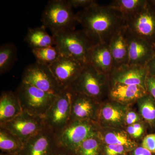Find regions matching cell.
<instances>
[{
	"instance_id": "6da1fadb",
	"label": "cell",
	"mask_w": 155,
	"mask_h": 155,
	"mask_svg": "<svg viewBox=\"0 0 155 155\" xmlns=\"http://www.w3.org/2000/svg\"><path fill=\"white\" fill-rule=\"evenodd\" d=\"M75 16L94 45L108 44L114 35L126 26L125 16L109 5L97 4L78 11Z\"/></svg>"
},
{
	"instance_id": "7a4b0ae2",
	"label": "cell",
	"mask_w": 155,
	"mask_h": 155,
	"mask_svg": "<svg viewBox=\"0 0 155 155\" xmlns=\"http://www.w3.org/2000/svg\"><path fill=\"white\" fill-rule=\"evenodd\" d=\"M52 36L61 56L88 64L89 55L94 45L82 29L60 31Z\"/></svg>"
},
{
	"instance_id": "3957f363",
	"label": "cell",
	"mask_w": 155,
	"mask_h": 155,
	"mask_svg": "<svg viewBox=\"0 0 155 155\" xmlns=\"http://www.w3.org/2000/svg\"><path fill=\"white\" fill-rule=\"evenodd\" d=\"M72 8L66 0L49 1L42 14V25L51 31L52 35L60 31L75 30L78 22Z\"/></svg>"
},
{
	"instance_id": "277c9868",
	"label": "cell",
	"mask_w": 155,
	"mask_h": 155,
	"mask_svg": "<svg viewBox=\"0 0 155 155\" xmlns=\"http://www.w3.org/2000/svg\"><path fill=\"white\" fill-rule=\"evenodd\" d=\"M110 82L109 75L99 72L88 64L70 87L73 91L102 102L107 99Z\"/></svg>"
},
{
	"instance_id": "5b68a950",
	"label": "cell",
	"mask_w": 155,
	"mask_h": 155,
	"mask_svg": "<svg viewBox=\"0 0 155 155\" xmlns=\"http://www.w3.org/2000/svg\"><path fill=\"white\" fill-rule=\"evenodd\" d=\"M101 127L95 121L74 120L55 134L58 147L72 153L84 141L98 134Z\"/></svg>"
},
{
	"instance_id": "8992f818",
	"label": "cell",
	"mask_w": 155,
	"mask_h": 155,
	"mask_svg": "<svg viewBox=\"0 0 155 155\" xmlns=\"http://www.w3.org/2000/svg\"><path fill=\"white\" fill-rule=\"evenodd\" d=\"M15 92L23 111L41 117H44L57 96L22 81Z\"/></svg>"
},
{
	"instance_id": "52a82bcc",
	"label": "cell",
	"mask_w": 155,
	"mask_h": 155,
	"mask_svg": "<svg viewBox=\"0 0 155 155\" xmlns=\"http://www.w3.org/2000/svg\"><path fill=\"white\" fill-rule=\"evenodd\" d=\"M72 95L71 87L63 90L56 96L44 116L46 127L54 134L62 130L71 121Z\"/></svg>"
},
{
	"instance_id": "ba28073f",
	"label": "cell",
	"mask_w": 155,
	"mask_h": 155,
	"mask_svg": "<svg viewBox=\"0 0 155 155\" xmlns=\"http://www.w3.org/2000/svg\"><path fill=\"white\" fill-rule=\"evenodd\" d=\"M125 19L130 32L155 47V6L150 1L141 10Z\"/></svg>"
},
{
	"instance_id": "9c48e42d",
	"label": "cell",
	"mask_w": 155,
	"mask_h": 155,
	"mask_svg": "<svg viewBox=\"0 0 155 155\" xmlns=\"http://www.w3.org/2000/svg\"><path fill=\"white\" fill-rule=\"evenodd\" d=\"M21 81L55 95L63 90L59 86L48 66L37 62L28 65L25 68Z\"/></svg>"
},
{
	"instance_id": "30bf717a",
	"label": "cell",
	"mask_w": 155,
	"mask_h": 155,
	"mask_svg": "<svg viewBox=\"0 0 155 155\" xmlns=\"http://www.w3.org/2000/svg\"><path fill=\"white\" fill-rule=\"evenodd\" d=\"M17 137L23 143L47 127L44 117L23 112L13 120L0 125Z\"/></svg>"
},
{
	"instance_id": "8fae6325",
	"label": "cell",
	"mask_w": 155,
	"mask_h": 155,
	"mask_svg": "<svg viewBox=\"0 0 155 155\" xmlns=\"http://www.w3.org/2000/svg\"><path fill=\"white\" fill-rule=\"evenodd\" d=\"M85 65L72 58L61 55L48 67L59 86L64 90L70 87Z\"/></svg>"
},
{
	"instance_id": "7c38bea8",
	"label": "cell",
	"mask_w": 155,
	"mask_h": 155,
	"mask_svg": "<svg viewBox=\"0 0 155 155\" xmlns=\"http://www.w3.org/2000/svg\"><path fill=\"white\" fill-rule=\"evenodd\" d=\"M129 107L108 99L104 100L98 110L97 122L101 127L125 129V114Z\"/></svg>"
},
{
	"instance_id": "4fadbf2b",
	"label": "cell",
	"mask_w": 155,
	"mask_h": 155,
	"mask_svg": "<svg viewBox=\"0 0 155 155\" xmlns=\"http://www.w3.org/2000/svg\"><path fill=\"white\" fill-rule=\"evenodd\" d=\"M126 39L128 50V64L146 66L154 55V46L134 34L127 28Z\"/></svg>"
},
{
	"instance_id": "5bb4252c",
	"label": "cell",
	"mask_w": 155,
	"mask_h": 155,
	"mask_svg": "<svg viewBox=\"0 0 155 155\" xmlns=\"http://www.w3.org/2000/svg\"><path fill=\"white\" fill-rule=\"evenodd\" d=\"M58 147L55 135L47 128L24 143L21 155H53Z\"/></svg>"
},
{
	"instance_id": "9a60e30c",
	"label": "cell",
	"mask_w": 155,
	"mask_h": 155,
	"mask_svg": "<svg viewBox=\"0 0 155 155\" xmlns=\"http://www.w3.org/2000/svg\"><path fill=\"white\" fill-rule=\"evenodd\" d=\"M148 75V71L146 66L126 64L114 69L109 77L111 81L137 85L146 90V81Z\"/></svg>"
},
{
	"instance_id": "2e32d148",
	"label": "cell",
	"mask_w": 155,
	"mask_h": 155,
	"mask_svg": "<svg viewBox=\"0 0 155 155\" xmlns=\"http://www.w3.org/2000/svg\"><path fill=\"white\" fill-rule=\"evenodd\" d=\"M101 102L73 91L71 121L91 120L97 122V116Z\"/></svg>"
},
{
	"instance_id": "e0dca14e",
	"label": "cell",
	"mask_w": 155,
	"mask_h": 155,
	"mask_svg": "<svg viewBox=\"0 0 155 155\" xmlns=\"http://www.w3.org/2000/svg\"><path fill=\"white\" fill-rule=\"evenodd\" d=\"M147 93L146 90L141 87L117 83L110 80L107 99L130 106L136 104L139 98Z\"/></svg>"
},
{
	"instance_id": "ac0fdd59",
	"label": "cell",
	"mask_w": 155,
	"mask_h": 155,
	"mask_svg": "<svg viewBox=\"0 0 155 155\" xmlns=\"http://www.w3.org/2000/svg\"><path fill=\"white\" fill-rule=\"evenodd\" d=\"M88 64L101 73L109 75L114 71V60L109 44L94 45L90 51Z\"/></svg>"
},
{
	"instance_id": "d6986e66",
	"label": "cell",
	"mask_w": 155,
	"mask_h": 155,
	"mask_svg": "<svg viewBox=\"0 0 155 155\" xmlns=\"http://www.w3.org/2000/svg\"><path fill=\"white\" fill-rule=\"evenodd\" d=\"M126 26L118 31L108 44L114 60V69L128 64L129 58L126 39Z\"/></svg>"
},
{
	"instance_id": "ffe728a7",
	"label": "cell",
	"mask_w": 155,
	"mask_h": 155,
	"mask_svg": "<svg viewBox=\"0 0 155 155\" xmlns=\"http://www.w3.org/2000/svg\"><path fill=\"white\" fill-rule=\"evenodd\" d=\"M23 112L15 92L3 91L0 96V125L10 122Z\"/></svg>"
},
{
	"instance_id": "44dd1931",
	"label": "cell",
	"mask_w": 155,
	"mask_h": 155,
	"mask_svg": "<svg viewBox=\"0 0 155 155\" xmlns=\"http://www.w3.org/2000/svg\"><path fill=\"white\" fill-rule=\"evenodd\" d=\"M98 136L104 144L120 145L133 149L140 144L122 128L101 127Z\"/></svg>"
},
{
	"instance_id": "7402d4cb",
	"label": "cell",
	"mask_w": 155,
	"mask_h": 155,
	"mask_svg": "<svg viewBox=\"0 0 155 155\" xmlns=\"http://www.w3.org/2000/svg\"><path fill=\"white\" fill-rule=\"evenodd\" d=\"M25 41L31 49L55 46L54 37L48 33L43 25L35 28H29L25 35Z\"/></svg>"
},
{
	"instance_id": "603a6c76",
	"label": "cell",
	"mask_w": 155,
	"mask_h": 155,
	"mask_svg": "<svg viewBox=\"0 0 155 155\" xmlns=\"http://www.w3.org/2000/svg\"><path fill=\"white\" fill-rule=\"evenodd\" d=\"M137 111L152 131L155 130V100L148 94L137 101Z\"/></svg>"
},
{
	"instance_id": "cb8c5ba5",
	"label": "cell",
	"mask_w": 155,
	"mask_h": 155,
	"mask_svg": "<svg viewBox=\"0 0 155 155\" xmlns=\"http://www.w3.org/2000/svg\"><path fill=\"white\" fill-rule=\"evenodd\" d=\"M24 143L8 129L0 127V150L5 153H20Z\"/></svg>"
},
{
	"instance_id": "d4e9b609",
	"label": "cell",
	"mask_w": 155,
	"mask_h": 155,
	"mask_svg": "<svg viewBox=\"0 0 155 155\" xmlns=\"http://www.w3.org/2000/svg\"><path fill=\"white\" fill-rule=\"evenodd\" d=\"M17 47L13 43H8L0 47V73L4 74L12 68L17 61Z\"/></svg>"
},
{
	"instance_id": "484cf974",
	"label": "cell",
	"mask_w": 155,
	"mask_h": 155,
	"mask_svg": "<svg viewBox=\"0 0 155 155\" xmlns=\"http://www.w3.org/2000/svg\"><path fill=\"white\" fill-rule=\"evenodd\" d=\"M147 0H114L109 5L123 14L125 17L135 14L146 5Z\"/></svg>"
},
{
	"instance_id": "4316f807",
	"label": "cell",
	"mask_w": 155,
	"mask_h": 155,
	"mask_svg": "<svg viewBox=\"0 0 155 155\" xmlns=\"http://www.w3.org/2000/svg\"><path fill=\"white\" fill-rule=\"evenodd\" d=\"M104 143L97 135L84 141L74 150V155H102Z\"/></svg>"
},
{
	"instance_id": "83f0119b",
	"label": "cell",
	"mask_w": 155,
	"mask_h": 155,
	"mask_svg": "<svg viewBox=\"0 0 155 155\" xmlns=\"http://www.w3.org/2000/svg\"><path fill=\"white\" fill-rule=\"evenodd\" d=\"M31 52L36 62L48 66L57 61L61 56L60 51L56 46L32 49Z\"/></svg>"
},
{
	"instance_id": "f1b7e54d",
	"label": "cell",
	"mask_w": 155,
	"mask_h": 155,
	"mask_svg": "<svg viewBox=\"0 0 155 155\" xmlns=\"http://www.w3.org/2000/svg\"><path fill=\"white\" fill-rule=\"evenodd\" d=\"M148 129V126L144 121L127 126L125 128L130 138L140 144V141L141 142L143 137L147 134V133Z\"/></svg>"
},
{
	"instance_id": "f546056e",
	"label": "cell",
	"mask_w": 155,
	"mask_h": 155,
	"mask_svg": "<svg viewBox=\"0 0 155 155\" xmlns=\"http://www.w3.org/2000/svg\"><path fill=\"white\" fill-rule=\"evenodd\" d=\"M133 149V148L120 145L107 144L104 143L102 155L127 154Z\"/></svg>"
},
{
	"instance_id": "4dcf8cb0",
	"label": "cell",
	"mask_w": 155,
	"mask_h": 155,
	"mask_svg": "<svg viewBox=\"0 0 155 155\" xmlns=\"http://www.w3.org/2000/svg\"><path fill=\"white\" fill-rule=\"evenodd\" d=\"M131 106H129L125 114V127L144 121L138 111L133 109Z\"/></svg>"
},
{
	"instance_id": "1f68e13d",
	"label": "cell",
	"mask_w": 155,
	"mask_h": 155,
	"mask_svg": "<svg viewBox=\"0 0 155 155\" xmlns=\"http://www.w3.org/2000/svg\"><path fill=\"white\" fill-rule=\"evenodd\" d=\"M140 145L151 152L155 153V133L147 134L143 139Z\"/></svg>"
},
{
	"instance_id": "d6a6232c",
	"label": "cell",
	"mask_w": 155,
	"mask_h": 155,
	"mask_svg": "<svg viewBox=\"0 0 155 155\" xmlns=\"http://www.w3.org/2000/svg\"><path fill=\"white\" fill-rule=\"evenodd\" d=\"M67 2L72 8H87L98 4L97 1L94 0H68Z\"/></svg>"
},
{
	"instance_id": "836d02e7",
	"label": "cell",
	"mask_w": 155,
	"mask_h": 155,
	"mask_svg": "<svg viewBox=\"0 0 155 155\" xmlns=\"http://www.w3.org/2000/svg\"><path fill=\"white\" fill-rule=\"evenodd\" d=\"M146 89L147 93L155 100V76L148 74L146 81Z\"/></svg>"
},
{
	"instance_id": "e575fe53",
	"label": "cell",
	"mask_w": 155,
	"mask_h": 155,
	"mask_svg": "<svg viewBox=\"0 0 155 155\" xmlns=\"http://www.w3.org/2000/svg\"><path fill=\"white\" fill-rule=\"evenodd\" d=\"M128 155H155V153L141 146L140 144L128 153Z\"/></svg>"
},
{
	"instance_id": "d590c367",
	"label": "cell",
	"mask_w": 155,
	"mask_h": 155,
	"mask_svg": "<svg viewBox=\"0 0 155 155\" xmlns=\"http://www.w3.org/2000/svg\"><path fill=\"white\" fill-rule=\"evenodd\" d=\"M146 67L148 71V74L155 76V52L154 55L147 64Z\"/></svg>"
},
{
	"instance_id": "8d00e7d4",
	"label": "cell",
	"mask_w": 155,
	"mask_h": 155,
	"mask_svg": "<svg viewBox=\"0 0 155 155\" xmlns=\"http://www.w3.org/2000/svg\"><path fill=\"white\" fill-rule=\"evenodd\" d=\"M53 155H74L73 153L68 150L58 147Z\"/></svg>"
},
{
	"instance_id": "74e56055",
	"label": "cell",
	"mask_w": 155,
	"mask_h": 155,
	"mask_svg": "<svg viewBox=\"0 0 155 155\" xmlns=\"http://www.w3.org/2000/svg\"><path fill=\"white\" fill-rule=\"evenodd\" d=\"M0 155H21L20 153H1Z\"/></svg>"
},
{
	"instance_id": "f35d334b",
	"label": "cell",
	"mask_w": 155,
	"mask_h": 155,
	"mask_svg": "<svg viewBox=\"0 0 155 155\" xmlns=\"http://www.w3.org/2000/svg\"><path fill=\"white\" fill-rule=\"evenodd\" d=\"M150 1L154 6H155V0H151V1Z\"/></svg>"
},
{
	"instance_id": "ab89813d",
	"label": "cell",
	"mask_w": 155,
	"mask_h": 155,
	"mask_svg": "<svg viewBox=\"0 0 155 155\" xmlns=\"http://www.w3.org/2000/svg\"><path fill=\"white\" fill-rule=\"evenodd\" d=\"M128 155V154H125V155Z\"/></svg>"
}]
</instances>
